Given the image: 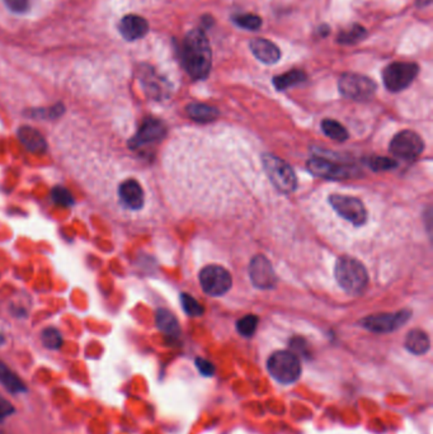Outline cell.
Masks as SVG:
<instances>
[{
    "label": "cell",
    "instance_id": "18",
    "mask_svg": "<svg viewBox=\"0 0 433 434\" xmlns=\"http://www.w3.org/2000/svg\"><path fill=\"white\" fill-rule=\"evenodd\" d=\"M141 80L144 87L147 89V94L152 98H163L168 94V83L163 78L159 77L158 74L152 69H147L141 73Z\"/></svg>",
    "mask_w": 433,
    "mask_h": 434
},
{
    "label": "cell",
    "instance_id": "32",
    "mask_svg": "<svg viewBox=\"0 0 433 434\" xmlns=\"http://www.w3.org/2000/svg\"><path fill=\"white\" fill-rule=\"evenodd\" d=\"M194 364H196V367H197L199 374L205 376V377H211L215 374V366L205 358H196Z\"/></svg>",
    "mask_w": 433,
    "mask_h": 434
},
{
    "label": "cell",
    "instance_id": "13",
    "mask_svg": "<svg viewBox=\"0 0 433 434\" xmlns=\"http://www.w3.org/2000/svg\"><path fill=\"white\" fill-rule=\"evenodd\" d=\"M308 169L311 174L330 181H340L351 176V171L348 168L337 164L329 159L311 158L308 162Z\"/></svg>",
    "mask_w": 433,
    "mask_h": 434
},
{
    "label": "cell",
    "instance_id": "15",
    "mask_svg": "<svg viewBox=\"0 0 433 434\" xmlns=\"http://www.w3.org/2000/svg\"><path fill=\"white\" fill-rule=\"evenodd\" d=\"M118 196L122 201L123 205L131 210H140L145 201L140 183L135 179H127L121 183V186L118 188Z\"/></svg>",
    "mask_w": 433,
    "mask_h": 434
},
{
    "label": "cell",
    "instance_id": "2",
    "mask_svg": "<svg viewBox=\"0 0 433 434\" xmlns=\"http://www.w3.org/2000/svg\"><path fill=\"white\" fill-rule=\"evenodd\" d=\"M334 273L338 285L350 295L361 294L369 282L363 264L351 257H340L335 263Z\"/></svg>",
    "mask_w": 433,
    "mask_h": 434
},
{
    "label": "cell",
    "instance_id": "11",
    "mask_svg": "<svg viewBox=\"0 0 433 434\" xmlns=\"http://www.w3.org/2000/svg\"><path fill=\"white\" fill-rule=\"evenodd\" d=\"M249 277L253 285L261 290H271L277 285V276L272 264L264 255H256L249 263Z\"/></svg>",
    "mask_w": 433,
    "mask_h": 434
},
{
    "label": "cell",
    "instance_id": "30",
    "mask_svg": "<svg viewBox=\"0 0 433 434\" xmlns=\"http://www.w3.org/2000/svg\"><path fill=\"white\" fill-rule=\"evenodd\" d=\"M51 199L56 205L63 206V207H69L74 203V199L71 192L61 186L53 188Z\"/></svg>",
    "mask_w": 433,
    "mask_h": 434
},
{
    "label": "cell",
    "instance_id": "20",
    "mask_svg": "<svg viewBox=\"0 0 433 434\" xmlns=\"http://www.w3.org/2000/svg\"><path fill=\"white\" fill-rule=\"evenodd\" d=\"M188 117L192 118L199 124H209L219 117V111L215 107L204 105V103H191L187 108Z\"/></svg>",
    "mask_w": 433,
    "mask_h": 434
},
{
    "label": "cell",
    "instance_id": "1",
    "mask_svg": "<svg viewBox=\"0 0 433 434\" xmlns=\"http://www.w3.org/2000/svg\"><path fill=\"white\" fill-rule=\"evenodd\" d=\"M182 61L189 77L196 80L207 78L212 64V53L204 31H191L186 36L182 46Z\"/></svg>",
    "mask_w": 433,
    "mask_h": 434
},
{
    "label": "cell",
    "instance_id": "3",
    "mask_svg": "<svg viewBox=\"0 0 433 434\" xmlns=\"http://www.w3.org/2000/svg\"><path fill=\"white\" fill-rule=\"evenodd\" d=\"M267 370L276 381L282 385H291L301 375V364L296 354L290 351H277L269 356Z\"/></svg>",
    "mask_w": 433,
    "mask_h": 434
},
{
    "label": "cell",
    "instance_id": "22",
    "mask_svg": "<svg viewBox=\"0 0 433 434\" xmlns=\"http://www.w3.org/2000/svg\"><path fill=\"white\" fill-rule=\"evenodd\" d=\"M0 383L9 391V393H22L26 390L24 382L18 377L16 372H13L6 364L0 362Z\"/></svg>",
    "mask_w": 433,
    "mask_h": 434
},
{
    "label": "cell",
    "instance_id": "34",
    "mask_svg": "<svg viewBox=\"0 0 433 434\" xmlns=\"http://www.w3.org/2000/svg\"><path fill=\"white\" fill-rule=\"evenodd\" d=\"M13 411H14L13 405L0 395V422H1L4 418L11 416Z\"/></svg>",
    "mask_w": 433,
    "mask_h": 434
},
{
    "label": "cell",
    "instance_id": "27",
    "mask_svg": "<svg viewBox=\"0 0 433 434\" xmlns=\"http://www.w3.org/2000/svg\"><path fill=\"white\" fill-rule=\"evenodd\" d=\"M182 307L184 312L189 317H199L204 315V306L199 304V301H196L194 297L189 296L187 294L181 295Z\"/></svg>",
    "mask_w": 433,
    "mask_h": 434
},
{
    "label": "cell",
    "instance_id": "4",
    "mask_svg": "<svg viewBox=\"0 0 433 434\" xmlns=\"http://www.w3.org/2000/svg\"><path fill=\"white\" fill-rule=\"evenodd\" d=\"M262 162L271 183L282 194H293L298 188V178L293 168L272 154H264Z\"/></svg>",
    "mask_w": 433,
    "mask_h": 434
},
{
    "label": "cell",
    "instance_id": "7",
    "mask_svg": "<svg viewBox=\"0 0 433 434\" xmlns=\"http://www.w3.org/2000/svg\"><path fill=\"white\" fill-rule=\"evenodd\" d=\"M199 283L206 294L219 297L226 294L231 288V276L221 265H207L199 272Z\"/></svg>",
    "mask_w": 433,
    "mask_h": 434
},
{
    "label": "cell",
    "instance_id": "19",
    "mask_svg": "<svg viewBox=\"0 0 433 434\" xmlns=\"http://www.w3.org/2000/svg\"><path fill=\"white\" fill-rule=\"evenodd\" d=\"M404 346L408 352L413 353L416 356H422L429 351L431 342L426 332H423L421 329H413L405 337Z\"/></svg>",
    "mask_w": 433,
    "mask_h": 434
},
{
    "label": "cell",
    "instance_id": "29",
    "mask_svg": "<svg viewBox=\"0 0 433 434\" xmlns=\"http://www.w3.org/2000/svg\"><path fill=\"white\" fill-rule=\"evenodd\" d=\"M235 23L241 28L256 31L262 26V19L254 14H240L234 18Z\"/></svg>",
    "mask_w": 433,
    "mask_h": 434
},
{
    "label": "cell",
    "instance_id": "33",
    "mask_svg": "<svg viewBox=\"0 0 433 434\" xmlns=\"http://www.w3.org/2000/svg\"><path fill=\"white\" fill-rule=\"evenodd\" d=\"M6 3L13 12H26L30 8V0H6Z\"/></svg>",
    "mask_w": 433,
    "mask_h": 434
},
{
    "label": "cell",
    "instance_id": "9",
    "mask_svg": "<svg viewBox=\"0 0 433 434\" xmlns=\"http://www.w3.org/2000/svg\"><path fill=\"white\" fill-rule=\"evenodd\" d=\"M329 203L333 207L334 211L355 226H362L367 220V211L362 201L356 197L332 194L329 197Z\"/></svg>",
    "mask_w": 433,
    "mask_h": 434
},
{
    "label": "cell",
    "instance_id": "5",
    "mask_svg": "<svg viewBox=\"0 0 433 434\" xmlns=\"http://www.w3.org/2000/svg\"><path fill=\"white\" fill-rule=\"evenodd\" d=\"M418 71L419 68L414 63H392L382 73L384 84L390 92H402L416 79Z\"/></svg>",
    "mask_w": 433,
    "mask_h": 434
},
{
    "label": "cell",
    "instance_id": "35",
    "mask_svg": "<svg viewBox=\"0 0 433 434\" xmlns=\"http://www.w3.org/2000/svg\"><path fill=\"white\" fill-rule=\"evenodd\" d=\"M3 343V335H0V344Z\"/></svg>",
    "mask_w": 433,
    "mask_h": 434
},
{
    "label": "cell",
    "instance_id": "10",
    "mask_svg": "<svg viewBox=\"0 0 433 434\" xmlns=\"http://www.w3.org/2000/svg\"><path fill=\"white\" fill-rule=\"evenodd\" d=\"M424 142L414 131H402L390 142V153L403 159H414L423 152Z\"/></svg>",
    "mask_w": 433,
    "mask_h": 434
},
{
    "label": "cell",
    "instance_id": "24",
    "mask_svg": "<svg viewBox=\"0 0 433 434\" xmlns=\"http://www.w3.org/2000/svg\"><path fill=\"white\" fill-rule=\"evenodd\" d=\"M322 129L324 131V134L330 137L332 140L343 141L347 140L350 136H348V131L345 129V126L335 121V120H324L322 122Z\"/></svg>",
    "mask_w": 433,
    "mask_h": 434
},
{
    "label": "cell",
    "instance_id": "6",
    "mask_svg": "<svg viewBox=\"0 0 433 434\" xmlns=\"http://www.w3.org/2000/svg\"><path fill=\"white\" fill-rule=\"evenodd\" d=\"M338 87L343 97L358 102L371 100L376 92V84L372 79L351 73L340 77Z\"/></svg>",
    "mask_w": 433,
    "mask_h": 434
},
{
    "label": "cell",
    "instance_id": "31",
    "mask_svg": "<svg viewBox=\"0 0 433 434\" xmlns=\"http://www.w3.org/2000/svg\"><path fill=\"white\" fill-rule=\"evenodd\" d=\"M397 166V162L387 157H374L370 160V168L375 171H390Z\"/></svg>",
    "mask_w": 433,
    "mask_h": 434
},
{
    "label": "cell",
    "instance_id": "17",
    "mask_svg": "<svg viewBox=\"0 0 433 434\" xmlns=\"http://www.w3.org/2000/svg\"><path fill=\"white\" fill-rule=\"evenodd\" d=\"M18 139L22 142L28 152L35 154H41L46 150L47 142L45 137L38 129L24 126L18 129Z\"/></svg>",
    "mask_w": 433,
    "mask_h": 434
},
{
    "label": "cell",
    "instance_id": "25",
    "mask_svg": "<svg viewBox=\"0 0 433 434\" xmlns=\"http://www.w3.org/2000/svg\"><path fill=\"white\" fill-rule=\"evenodd\" d=\"M258 317L256 315H246L244 317H241L238 320L236 323V330L240 335L246 337V338H251L258 327Z\"/></svg>",
    "mask_w": 433,
    "mask_h": 434
},
{
    "label": "cell",
    "instance_id": "8",
    "mask_svg": "<svg viewBox=\"0 0 433 434\" xmlns=\"http://www.w3.org/2000/svg\"><path fill=\"white\" fill-rule=\"evenodd\" d=\"M410 317H412V311L409 310L376 314V315H370V317L362 319L361 325L372 333L385 334V333H392V332L402 328L403 325L409 322Z\"/></svg>",
    "mask_w": 433,
    "mask_h": 434
},
{
    "label": "cell",
    "instance_id": "12",
    "mask_svg": "<svg viewBox=\"0 0 433 434\" xmlns=\"http://www.w3.org/2000/svg\"><path fill=\"white\" fill-rule=\"evenodd\" d=\"M167 134V127L165 125L157 118H147L140 129L136 132V135L132 137V140L130 141L131 147H145L150 144L159 142L162 139H165Z\"/></svg>",
    "mask_w": 433,
    "mask_h": 434
},
{
    "label": "cell",
    "instance_id": "16",
    "mask_svg": "<svg viewBox=\"0 0 433 434\" xmlns=\"http://www.w3.org/2000/svg\"><path fill=\"white\" fill-rule=\"evenodd\" d=\"M249 47L253 55L264 64H276L281 58L280 48L266 38H254L251 41Z\"/></svg>",
    "mask_w": 433,
    "mask_h": 434
},
{
    "label": "cell",
    "instance_id": "14",
    "mask_svg": "<svg viewBox=\"0 0 433 434\" xmlns=\"http://www.w3.org/2000/svg\"><path fill=\"white\" fill-rule=\"evenodd\" d=\"M118 31L125 40L136 41L147 35L149 24L145 18L136 16V14H129L120 21Z\"/></svg>",
    "mask_w": 433,
    "mask_h": 434
},
{
    "label": "cell",
    "instance_id": "26",
    "mask_svg": "<svg viewBox=\"0 0 433 434\" xmlns=\"http://www.w3.org/2000/svg\"><path fill=\"white\" fill-rule=\"evenodd\" d=\"M365 35H366V31L363 27L358 26V24H353L348 30L340 32V36H338V41L340 43H345V45H351V43L362 40Z\"/></svg>",
    "mask_w": 433,
    "mask_h": 434
},
{
    "label": "cell",
    "instance_id": "28",
    "mask_svg": "<svg viewBox=\"0 0 433 434\" xmlns=\"http://www.w3.org/2000/svg\"><path fill=\"white\" fill-rule=\"evenodd\" d=\"M41 341L43 346L48 349H59L63 344V337L59 330L55 328H46L41 334Z\"/></svg>",
    "mask_w": 433,
    "mask_h": 434
},
{
    "label": "cell",
    "instance_id": "21",
    "mask_svg": "<svg viewBox=\"0 0 433 434\" xmlns=\"http://www.w3.org/2000/svg\"><path fill=\"white\" fill-rule=\"evenodd\" d=\"M157 327L160 332H163L170 338H177L181 333L179 324L177 322L176 317L167 309H159L157 311Z\"/></svg>",
    "mask_w": 433,
    "mask_h": 434
},
{
    "label": "cell",
    "instance_id": "23",
    "mask_svg": "<svg viewBox=\"0 0 433 434\" xmlns=\"http://www.w3.org/2000/svg\"><path fill=\"white\" fill-rule=\"evenodd\" d=\"M305 79H306V75H305L304 71L291 70L276 77L273 79V84L278 90H286V89L298 85L300 83L305 82Z\"/></svg>",
    "mask_w": 433,
    "mask_h": 434
}]
</instances>
